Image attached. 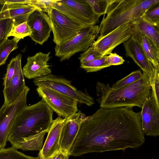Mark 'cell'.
Returning <instances> with one entry per match:
<instances>
[{"mask_svg":"<svg viewBox=\"0 0 159 159\" xmlns=\"http://www.w3.org/2000/svg\"><path fill=\"white\" fill-rule=\"evenodd\" d=\"M144 142L140 111L132 107H101L82 123L70 155L124 151L137 148Z\"/></svg>","mask_w":159,"mask_h":159,"instance_id":"obj_1","label":"cell"},{"mask_svg":"<svg viewBox=\"0 0 159 159\" xmlns=\"http://www.w3.org/2000/svg\"><path fill=\"white\" fill-rule=\"evenodd\" d=\"M142 77L134 82L116 89H112L108 84L97 82L96 89L99 98L97 101L101 107L110 109L121 107L142 108L152 93L148 75L143 72Z\"/></svg>","mask_w":159,"mask_h":159,"instance_id":"obj_2","label":"cell"},{"mask_svg":"<svg viewBox=\"0 0 159 159\" xmlns=\"http://www.w3.org/2000/svg\"><path fill=\"white\" fill-rule=\"evenodd\" d=\"M53 110L43 100L25 107L15 119L8 139L12 147L24 138L46 131L53 121Z\"/></svg>","mask_w":159,"mask_h":159,"instance_id":"obj_3","label":"cell"},{"mask_svg":"<svg viewBox=\"0 0 159 159\" xmlns=\"http://www.w3.org/2000/svg\"><path fill=\"white\" fill-rule=\"evenodd\" d=\"M159 3V0H118L103 17L99 26L98 37L104 36L119 26L139 18Z\"/></svg>","mask_w":159,"mask_h":159,"instance_id":"obj_4","label":"cell"},{"mask_svg":"<svg viewBox=\"0 0 159 159\" xmlns=\"http://www.w3.org/2000/svg\"><path fill=\"white\" fill-rule=\"evenodd\" d=\"M99 28L97 25L84 27L72 38L56 45L55 55L62 61L69 59L77 52L85 51L91 46L98 34Z\"/></svg>","mask_w":159,"mask_h":159,"instance_id":"obj_5","label":"cell"},{"mask_svg":"<svg viewBox=\"0 0 159 159\" xmlns=\"http://www.w3.org/2000/svg\"><path fill=\"white\" fill-rule=\"evenodd\" d=\"M53 8L85 26L95 25L101 16L94 13L86 0H56Z\"/></svg>","mask_w":159,"mask_h":159,"instance_id":"obj_6","label":"cell"},{"mask_svg":"<svg viewBox=\"0 0 159 159\" xmlns=\"http://www.w3.org/2000/svg\"><path fill=\"white\" fill-rule=\"evenodd\" d=\"M33 82L38 87L52 89L89 106L95 103L93 98L87 92L77 90L71 84V81L61 76L51 74L34 79Z\"/></svg>","mask_w":159,"mask_h":159,"instance_id":"obj_7","label":"cell"},{"mask_svg":"<svg viewBox=\"0 0 159 159\" xmlns=\"http://www.w3.org/2000/svg\"><path fill=\"white\" fill-rule=\"evenodd\" d=\"M36 91L39 96L58 116L66 118L78 111V102L69 96L43 87H38Z\"/></svg>","mask_w":159,"mask_h":159,"instance_id":"obj_8","label":"cell"},{"mask_svg":"<svg viewBox=\"0 0 159 159\" xmlns=\"http://www.w3.org/2000/svg\"><path fill=\"white\" fill-rule=\"evenodd\" d=\"M47 14L53 35V41L56 45L72 38L85 27L54 8Z\"/></svg>","mask_w":159,"mask_h":159,"instance_id":"obj_9","label":"cell"},{"mask_svg":"<svg viewBox=\"0 0 159 159\" xmlns=\"http://www.w3.org/2000/svg\"><path fill=\"white\" fill-rule=\"evenodd\" d=\"M26 86L20 96L14 102L0 109V149L5 148L10 131L14 121L22 110L27 106V96L30 91Z\"/></svg>","mask_w":159,"mask_h":159,"instance_id":"obj_10","label":"cell"},{"mask_svg":"<svg viewBox=\"0 0 159 159\" xmlns=\"http://www.w3.org/2000/svg\"><path fill=\"white\" fill-rule=\"evenodd\" d=\"M132 31V21L126 23L106 35L98 37L91 46L99 52L102 57L107 56L116 46L129 39Z\"/></svg>","mask_w":159,"mask_h":159,"instance_id":"obj_11","label":"cell"},{"mask_svg":"<svg viewBox=\"0 0 159 159\" xmlns=\"http://www.w3.org/2000/svg\"><path fill=\"white\" fill-rule=\"evenodd\" d=\"M87 116L80 111L65 118L59 141V151L70 154L82 123Z\"/></svg>","mask_w":159,"mask_h":159,"instance_id":"obj_12","label":"cell"},{"mask_svg":"<svg viewBox=\"0 0 159 159\" xmlns=\"http://www.w3.org/2000/svg\"><path fill=\"white\" fill-rule=\"evenodd\" d=\"M141 108V127L144 134L155 137L159 136V106L152 93Z\"/></svg>","mask_w":159,"mask_h":159,"instance_id":"obj_13","label":"cell"},{"mask_svg":"<svg viewBox=\"0 0 159 159\" xmlns=\"http://www.w3.org/2000/svg\"><path fill=\"white\" fill-rule=\"evenodd\" d=\"M26 21L31 31L29 36L36 43L43 45L50 37L52 31L47 14L36 10L31 14Z\"/></svg>","mask_w":159,"mask_h":159,"instance_id":"obj_14","label":"cell"},{"mask_svg":"<svg viewBox=\"0 0 159 159\" xmlns=\"http://www.w3.org/2000/svg\"><path fill=\"white\" fill-rule=\"evenodd\" d=\"M50 52H39L32 57H28L27 62L22 70L24 76L28 79H35L51 74L48 62Z\"/></svg>","mask_w":159,"mask_h":159,"instance_id":"obj_15","label":"cell"},{"mask_svg":"<svg viewBox=\"0 0 159 159\" xmlns=\"http://www.w3.org/2000/svg\"><path fill=\"white\" fill-rule=\"evenodd\" d=\"M15 72L8 86L4 88L3 92L4 101L3 106H7L14 102L20 96L26 86L21 67V54L16 57Z\"/></svg>","mask_w":159,"mask_h":159,"instance_id":"obj_16","label":"cell"},{"mask_svg":"<svg viewBox=\"0 0 159 159\" xmlns=\"http://www.w3.org/2000/svg\"><path fill=\"white\" fill-rule=\"evenodd\" d=\"M125 55L131 58L152 80L154 68L147 58L139 43L131 36L124 43Z\"/></svg>","mask_w":159,"mask_h":159,"instance_id":"obj_17","label":"cell"},{"mask_svg":"<svg viewBox=\"0 0 159 159\" xmlns=\"http://www.w3.org/2000/svg\"><path fill=\"white\" fill-rule=\"evenodd\" d=\"M65 120V118L58 116L53 120L44 145L38 155L42 159L48 158L58 151L61 132Z\"/></svg>","mask_w":159,"mask_h":159,"instance_id":"obj_18","label":"cell"},{"mask_svg":"<svg viewBox=\"0 0 159 159\" xmlns=\"http://www.w3.org/2000/svg\"><path fill=\"white\" fill-rule=\"evenodd\" d=\"M36 10L29 4H3L0 8V20L12 19L16 26L26 21L31 14Z\"/></svg>","mask_w":159,"mask_h":159,"instance_id":"obj_19","label":"cell"},{"mask_svg":"<svg viewBox=\"0 0 159 159\" xmlns=\"http://www.w3.org/2000/svg\"><path fill=\"white\" fill-rule=\"evenodd\" d=\"M131 37L139 43L154 68L159 70V46L140 32L133 30Z\"/></svg>","mask_w":159,"mask_h":159,"instance_id":"obj_20","label":"cell"},{"mask_svg":"<svg viewBox=\"0 0 159 159\" xmlns=\"http://www.w3.org/2000/svg\"><path fill=\"white\" fill-rule=\"evenodd\" d=\"M133 30L140 32L159 46V27L151 24L143 15L132 21Z\"/></svg>","mask_w":159,"mask_h":159,"instance_id":"obj_21","label":"cell"},{"mask_svg":"<svg viewBox=\"0 0 159 159\" xmlns=\"http://www.w3.org/2000/svg\"><path fill=\"white\" fill-rule=\"evenodd\" d=\"M47 132L45 131L24 138L13 147L25 151L39 150L40 152L42 149L45 134Z\"/></svg>","mask_w":159,"mask_h":159,"instance_id":"obj_22","label":"cell"},{"mask_svg":"<svg viewBox=\"0 0 159 159\" xmlns=\"http://www.w3.org/2000/svg\"><path fill=\"white\" fill-rule=\"evenodd\" d=\"M93 11L101 16L107 14L112 8L118 0H86Z\"/></svg>","mask_w":159,"mask_h":159,"instance_id":"obj_23","label":"cell"},{"mask_svg":"<svg viewBox=\"0 0 159 159\" xmlns=\"http://www.w3.org/2000/svg\"><path fill=\"white\" fill-rule=\"evenodd\" d=\"M20 39L16 37L11 40L7 38L0 46V66L4 64L10 53L18 48Z\"/></svg>","mask_w":159,"mask_h":159,"instance_id":"obj_24","label":"cell"},{"mask_svg":"<svg viewBox=\"0 0 159 159\" xmlns=\"http://www.w3.org/2000/svg\"><path fill=\"white\" fill-rule=\"evenodd\" d=\"M107 56L93 61L80 63V67L87 72H96L104 68L110 66L107 61Z\"/></svg>","mask_w":159,"mask_h":159,"instance_id":"obj_25","label":"cell"},{"mask_svg":"<svg viewBox=\"0 0 159 159\" xmlns=\"http://www.w3.org/2000/svg\"><path fill=\"white\" fill-rule=\"evenodd\" d=\"M17 149L12 146L0 149V159H42L39 155L36 157L28 156Z\"/></svg>","mask_w":159,"mask_h":159,"instance_id":"obj_26","label":"cell"},{"mask_svg":"<svg viewBox=\"0 0 159 159\" xmlns=\"http://www.w3.org/2000/svg\"><path fill=\"white\" fill-rule=\"evenodd\" d=\"M143 73L141 70L134 71L124 78L117 81L111 88L116 89L131 84L142 77Z\"/></svg>","mask_w":159,"mask_h":159,"instance_id":"obj_27","label":"cell"},{"mask_svg":"<svg viewBox=\"0 0 159 159\" xmlns=\"http://www.w3.org/2000/svg\"><path fill=\"white\" fill-rule=\"evenodd\" d=\"M31 34L30 29L27 21L20 24L14 27L7 36V38L13 36L17 38L23 39L27 36H30Z\"/></svg>","mask_w":159,"mask_h":159,"instance_id":"obj_28","label":"cell"},{"mask_svg":"<svg viewBox=\"0 0 159 159\" xmlns=\"http://www.w3.org/2000/svg\"><path fill=\"white\" fill-rule=\"evenodd\" d=\"M14 21L9 19L0 20V46L7 39V36L15 27Z\"/></svg>","mask_w":159,"mask_h":159,"instance_id":"obj_29","label":"cell"},{"mask_svg":"<svg viewBox=\"0 0 159 159\" xmlns=\"http://www.w3.org/2000/svg\"><path fill=\"white\" fill-rule=\"evenodd\" d=\"M56 0H30V5L37 10L47 13L50 12L53 9V5Z\"/></svg>","mask_w":159,"mask_h":159,"instance_id":"obj_30","label":"cell"},{"mask_svg":"<svg viewBox=\"0 0 159 159\" xmlns=\"http://www.w3.org/2000/svg\"><path fill=\"white\" fill-rule=\"evenodd\" d=\"M101 54L92 46L80 54L79 58L81 63L90 61L102 57Z\"/></svg>","mask_w":159,"mask_h":159,"instance_id":"obj_31","label":"cell"},{"mask_svg":"<svg viewBox=\"0 0 159 159\" xmlns=\"http://www.w3.org/2000/svg\"><path fill=\"white\" fill-rule=\"evenodd\" d=\"M152 93L157 103L159 106V70L154 69L152 80L150 81Z\"/></svg>","mask_w":159,"mask_h":159,"instance_id":"obj_32","label":"cell"},{"mask_svg":"<svg viewBox=\"0 0 159 159\" xmlns=\"http://www.w3.org/2000/svg\"><path fill=\"white\" fill-rule=\"evenodd\" d=\"M16 57H14L10 61L7 66L6 75L3 78L4 88L7 87L13 77L15 72Z\"/></svg>","mask_w":159,"mask_h":159,"instance_id":"obj_33","label":"cell"},{"mask_svg":"<svg viewBox=\"0 0 159 159\" xmlns=\"http://www.w3.org/2000/svg\"><path fill=\"white\" fill-rule=\"evenodd\" d=\"M144 17L148 22L159 27V7L148 11L143 15Z\"/></svg>","mask_w":159,"mask_h":159,"instance_id":"obj_34","label":"cell"},{"mask_svg":"<svg viewBox=\"0 0 159 159\" xmlns=\"http://www.w3.org/2000/svg\"><path fill=\"white\" fill-rule=\"evenodd\" d=\"M107 61L110 66L120 65L123 64L125 61L122 57L116 53L112 52L109 56H107Z\"/></svg>","mask_w":159,"mask_h":159,"instance_id":"obj_35","label":"cell"},{"mask_svg":"<svg viewBox=\"0 0 159 159\" xmlns=\"http://www.w3.org/2000/svg\"><path fill=\"white\" fill-rule=\"evenodd\" d=\"M0 4H22L30 5V0H0Z\"/></svg>","mask_w":159,"mask_h":159,"instance_id":"obj_36","label":"cell"},{"mask_svg":"<svg viewBox=\"0 0 159 159\" xmlns=\"http://www.w3.org/2000/svg\"><path fill=\"white\" fill-rule=\"evenodd\" d=\"M70 154L66 153H64L60 151H58L54 155V159H68Z\"/></svg>","mask_w":159,"mask_h":159,"instance_id":"obj_37","label":"cell"},{"mask_svg":"<svg viewBox=\"0 0 159 159\" xmlns=\"http://www.w3.org/2000/svg\"><path fill=\"white\" fill-rule=\"evenodd\" d=\"M54 155L53 156H52V157H49V158H47L46 159H54Z\"/></svg>","mask_w":159,"mask_h":159,"instance_id":"obj_38","label":"cell"},{"mask_svg":"<svg viewBox=\"0 0 159 159\" xmlns=\"http://www.w3.org/2000/svg\"><path fill=\"white\" fill-rule=\"evenodd\" d=\"M2 4H0V7H1L2 6Z\"/></svg>","mask_w":159,"mask_h":159,"instance_id":"obj_39","label":"cell"}]
</instances>
